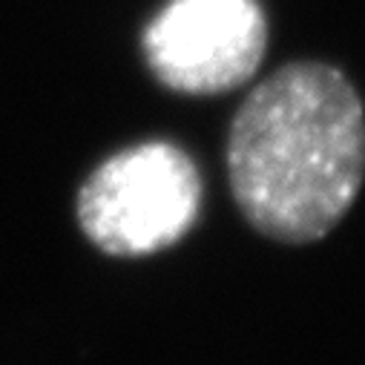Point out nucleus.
Here are the masks:
<instances>
[{
	"label": "nucleus",
	"instance_id": "1",
	"mask_svg": "<svg viewBox=\"0 0 365 365\" xmlns=\"http://www.w3.org/2000/svg\"><path fill=\"white\" fill-rule=\"evenodd\" d=\"M365 178V107L331 63L294 61L245 96L227 133V181L262 236L308 245L351 210Z\"/></svg>",
	"mask_w": 365,
	"mask_h": 365
},
{
	"label": "nucleus",
	"instance_id": "2",
	"mask_svg": "<svg viewBox=\"0 0 365 365\" xmlns=\"http://www.w3.org/2000/svg\"><path fill=\"white\" fill-rule=\"evenodd\" d=\"M202 173L173 141H141L101 161L81 185V233L110 256H150L185 239L202 213Z\"/></svg>",
	"mask_w": 365,
	"mask_h": 365
},
{
	"label": "nucleus",
	"instance_id": "3",
	"mask_svg": "<svg viewBox=\"0 0 365 365\" xmlns=\"http://www.w3.org/2000/svg\"><path fill=\"white\" fill-rule=\"evenodd\" d=\"M141 49L158 83L181 96H222L250 81L267 49L259 0H170Z\"/></svg>",
	"mask_w": 365,
	"mask_h": 365
}]
</instances>
